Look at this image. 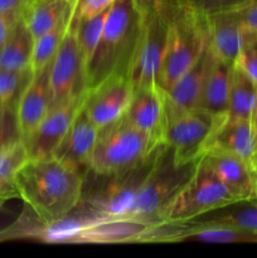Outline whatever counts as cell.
Instances as JSON below:
<instances>
[{"label":"cell","mask_w":257,"mask_h":258,"mask_svg":"<svg viewBox=\"0 0 257 258\" xmlns=\"http://www.w3.org/2000/svg\"><path fill=\"white\" fill-rule=\"evenodd\" d=\"M33 71L0 70V145L20 140L17 126L18 101Z\"/></svg>","instance_id":"obj_21"},{"label":"cell","mask_w":257,"mask_h":258,"mask_svg":"<svg viewBox=\"0 0 257 258\" xmlns=\"http://www.w3.org/2000/svg\"><path fill=\"white\" fill-rule=\"evenodd\" d=\"M27 160V150L22 140L0 145V208L10 199L19 198L15 180L18 170Z\"/></svg>","instance_id":"obj_27"},{"label":"cell","mask_w":257,"mask_h":258,"mask_svg":"<svg viewBox=\"0 0 257 258\" xmlns=\"http://www.w3.org/2000/svg\"><path fill=\"white\" fill-rule=\"evenodd\" d=\"M169 2L170 0H133L134 7L141 18L153 14V13L161 12Z\"/></svg>","instance_id":"obj_35"},{"label":"cell","mask_w":257,"mask_h":258,"mask_svg":"<svg viewBox=\"0 0 257 258\" xmlns=\"http://www.w3.org/2000/svg\"><path fill=\"white\" fill-rule=\"evenodd\" d=\"M201 159L212 173L242 201L254 199L257 173L242 159L218 148L208 149Z\"/></svg>","instance_id":"obj_18"},{"label":"cell","mask_w":257,"mask_h":258,"mask_svg":"<svg viewBox=\"0 0 257 258\" xmlns=\"http://www.w3.org/2000/svg\"><path fill=\"white\" fill-rule=\"evenodd\" d=\"M86 175L54 158L28 159L17 174L19 198L42 221L63 218L80 204Z\"/></svg>","instance_id":"obj_2"},{"label":"cell","mask_w":257,"mask_h":258,"mask_svg":"<svg viewBox=\"0 0 257 258\" xmlns=\"http://www.w3.org/2000/svg\"><path fill=\"white\" fill-rule=\"evenodd\" d=\"M254 199H257V176H256V184H254Z\"/></svg>","instance_id":"obj_38"},{"label":"cell","mask_w":257,"mask_h":258,"mask_svg":"<svg viewBox=\"0 0 257 258\" xmlns=\"http://www.w3.org/2000/svg\"><path fill=\"white\" fill-rule=\"evenodd\" d=\"M78 14L73 10L67 33L50 62V108L87 91L86 66L78 43Z\"/></svg>","instance_id":"obj_11"},{"label":"cell","mask_w":257,"mask_h":258,"mask_svg":"<svg viewBox=\"0 0 257 258\" xmlns=\"http://www.w3.org/2000/svg\"><path fill=\"white\" fill-rule=\"evenodd\" d=\"M75 4L76 0H30L23 19L35 39L68 17Z\"/></svg>","instance_id":"obj_24"},{"label":"cell","mask_w":257,"mask_h":258,"mask_svg":"<svg viewBox=\"0 0 257 258\" xmlns=\"http://www.w3.org/2000/svg\"><path fill=\"white\" fill-rule=\"evenodd\" d=\"M97 134L98 127L82 107L52 158L87 176Z\"/></svg>","instance_id":"obj_15"},{"label":"cell","mask_w":257,"mask_h":258,"mask_svg":"<svg viewBox=\"0 0 257 258\" xmlns=\"http://www.w3.org/2000/svg\"><path fill=\"white\" fill-rule=\"evenodd\" d=\"M139 130L148 134L158 145L164 144L166 126L165 92L161 87L134 90L133 100L125 113Z\"/></svg>","instance_id":"obj_16"},{"label":"cell","mask_w":257,"mask_h":258,"mask_svg":"<svg viewBox=\"0 0 257 258\" xmlns=\"http://www.w3.org/2000/svg\"><path fill=\"white\" fill-rule=\"evenodd\" d=\"M141 27L133 0H115L108 8L98 44L86 70L87 90L112 76H128Z\"/></svg>","instance_id":"obj_3"},{"label":"cell","mask_w":257,"mask_h":258,"mask_svg":"<svg viewBox=\"0 0 257 258\" xmlns=\"http://www.w3.org/2000/svg\"><path fill=\"white\" fill-rule=\"evenodd\" d=\"M211 53L208 43L198 60L189 70H186L168 90L164 91L166 121L198 108Z\"/></svg>","instance_id":"obj_17"},{"label":"cell","mask_w":257,"mask_h":258,"mask_svg":"<svg viewBox=\"0 0 257 258\" xmlns=\"http://www.w3.org/2000/svg\"><path fill=\"white\" fill-rule=\"evenodd\" d=\"M160 146L135 168L112 175H98L102 183L90 191L83 190L80 203L107 218L126 219L139 190L155 165Z\"/></svg>","instance_id":"obj_8"},{"label":"cell","mask_w":257,"mask_h":258,"mask_svg":"<svg viewBox=\"0 0 257 258\" xmlns=\"http://www.w3.org/2000/svg\"><path fill=\"white\" fill-rule=\"evenodd\" d=\"M146 224L103 217L78 204L58 221L44 222L24 204L20 216L0 229V242L32 239L44 243H138Z\"/></svg>","instance_id":"obj_1"},{"label":"cell","mask_w":257,"mask_h":258,"mask_svg":"<svg viewBox=\"0 0 257 258\" xmlns=\"http://www.w3.org/2000/svg\"><path fill=\"white\" fill-rule=\"evenodd\" d=\"M209 48L227 64H236L244 37V27L236 10L208 15Z\"/></svg>","instance_id":"obj_19"},{"label":"cell","mask_w":257,"mask_h":258,"mask_svg":"<svg viewBox=\"0 0 257 258\" xmlns=\"http://www.w3.org/2000/svg\"><path fill=\"white\" fill-rule=\"evenodd\" d=\"M87 93L88 90L48 111L39 125L23 140L28 159L52 158L55 149L67 135L76 116L85 105Z\"/></svg>","instance_id":"obj_12"},{"label":"cell","mask_w":257,"mask_h":258,"mask_svg":"<svg viewBox=\"0 0 257 258\" xmlns=\"http://www.w3.org/2000/svg\"><path fill=\"white\" fill-rule=\"evenodd\" d=\"M196 163L176 166L173 161V151L165 143L159 149L153 170L139 190L126 219L151 226L158 222L161 209L191 178L197 168Z\"/></svg>","instance_id":"obj_6"},{"label":"cell","mask_w":257,"mask_h":258,"mask_svg":"<svg viewBox=\"0 0 257 258\" xmlns=\"http://www.w3.org/2000/svg\"><path fill=\"white\" fill-rule=\"evenodd\" d=\"M133 95L134 87L128 76H112L88 90L83 107L100 128L125 115Z\"/></svg>","instance_id":"obj_13"},{"label":"cell","mask_w":257,"mask_h":258,"mask_svg":"<svg viewBox=\"0 0 257 258\" xmlns=\"http://www.w3.org/2000/svg\"><path fill=\"white\" fill-rule=\"evenodd\" d=\"M206 224L257 234V199L242 201L197 217Z\"/></svg>","instance_id":"obj_25"},{"label":"cell","mask_w":257,"mask_h":258,"mask_svg":"<svg viewBox=\"0 0 257 258\" xmlns=\"http://www.w3.org/2000/svg\"><path fill=\"white\" fill-rule=\"evenodd\" d=\"M30 0H0V15L12 22L23 17Z\"/></svg>","instance_id":"obj_33"},{"label":"cell","mask_w":257,"mask_h":258,"mask_svg":"<svg viewBox=\"0 0 257 258\" xmlns=\"http://www.w3.org/2000/svg\"><path fill=\"white\" fill-rule=\"evenodd\" d=\"M242 202L199 159L196 171L183 188L161 209L156 223L186 221Z\"/></svg>","instance_id":"obj_7"},{"label":"cell","mask_w":257,"mask_h":258,"mask_svg":"<svg viewBox=\"0 0 257 258\" xmlns=\"http://www.w3.org/2000/svg\"><path fill=\"white\" fill-rule=\"evenodd\" d=\"M176 2H186V0H176Z\"/></svg>","instance_id":"obj_39"},{"label":"cell","mask_w":257,"mask_h":258,"mask_svg":"<svg viewBox=\"0 0 257 258\" xmlns=\"http://www.w3.org/2000/svg\"><path fill=\"white\" fill-rule=\"evenodd\" d=\"M14 23L15 22H12V20L7 19V18L0 15V50H2L3 45H4L5 40H7L8 35H9L10 33V29H12Z\"/></svg>","instance_id":"obj_36"},{"label":"cell","mask_w":257,"mask_h":258,"mask_svg":"<svg viewBox=\"0 0 257 258\" xmlns=\"http://www.w3.org/2000/svg\"><path fill=\"white\" fill-rule=\"evenodd\" d=\"M34 38L24 19L19 18L13 24L9 35L0 50V70L25 72L32 70Z\"/></svg>","instance_id":"obj_23"},{"label":"cell","mask_w":257,"mask_h":258,"mask_svg":"<svg viewBox=\"0 0 257 258\" xmlns=\"http://www.w3.org/2000/svg\"><path fill=\"white\" fill-rule=\"evenodd\" d=\"M73 10H75V8H73ZM73 10L68 17L60 20L53 29L48 30L47 33H44V34L34 39V48H33L32 57L33 72L42 70L48 63L52 62L58 48H59L60 43H62L63 38H65L66 33H67L68 27H70Z\"/></svg>","instance_id":"obj_28"},{"label":"cell","mask_w":257,"mask_h":258,"mask_svg":"<svg viewBox=\"0 0 257 258\" xmlns=\"http://www.w3.org/2000/svg\"><path fill=\"white\" fill-rule=\"evenodd\" d=\"M251 121L253 122L254 127L257 128V103H256V107H254V111H253V115H252V118Z\"/></svg>","instance_id":"obj_37"},{"label":"cell","mask_w":257,"mask_h":258,"mask_svg":"<svg viewBox=\"0 0 257 258\" xmlns=\"http://www.w3.org/2000/svg\"><path fill=\"white\" fill-rule=\"evenodd\" d=\"M226 120L201 108L169 118L164 143L173 151L174 164L183 166L198 161Z\"/></svg>","instance_id":"obj_10"},{"label":"cell","mask_w":257,"mask_h":258,"mask_svg":"<svg viewBox=\"0 0 257 258\" xmlns=\"http://www.w3.org/2000/svg\"><path fill=\"white\" fill-rule=\"evenodd\" d=\"M115 0H76V12L81 18H90L108 9Z\"/></svg>","instance_id":"obj_32"},{"label":"cell","mask_w":257,"mask_h":258,"mask_svg":"<svg viewBox=\"0 0 257 258\" xmlns=\"http://www.w3.org/2000/svg\"><path fill=\"white\" fill-rule=\"evenodd\" d=\"M256 103L257 85L241 68L233 66L227 120H251Z\"/></svg>","instance_id":"obj_26"},{"label":"cell","mask_w":257,"mask_h":258,"mask_svg":"<svg viewBox=\"0 0 257 258\" xmlns=\"http://www.w3.org/2000/svg\"><path fill=\"white\" fill-rule=\"evenodd\" d=\"M107 13L108 9L90 18H81L78 15V43H80L81 53H82L83 60H85L86 70H87L88 63L95 53L98 40L102 34Z\"/></svg>","instance_id":"obj_29"},{"label":"cell","mask_w":257,"mask_h":258,"mask_svg":"<svg viewBox=\"0 0 257 258\" xmlns=\"http://www.w3.org/2000/svg\"><path fill=\"white\" fill-rule=\"evenodd\" d=\"M237 15L246 29L257 33V0H252L246 7L237 9Z\"/></svg>","instance_id":"obj_34"},{"label":"cell","mask_w":257,"mask_h":258,"mask_svg":"<svg viewBox=\"0 0 257 258\" xmlns=\"http://www.w3.org/2000/svg\"><path fill=\"white\" fill-rule=\"evenodd\" d=\"M232 68L233 66L227 64L213 52L211 53L198 108L218 117H227Z\"/></svg>","instance_id":"obj_22"},{"label":"cell","mask_w":257,"mask_h":258,"mask_svg":"<svg viewBox=\"0 0 257 258\" xmlns=\"http://www.w3.org/2000/svg\"><path fill=\"white\" fill-rule=\"evenodd\" d=\"M189 4L206 15H213L217 13L237 10L246 7L252 0H186Z\"/></svg>","instance_id":"obj_31"},{"label":"cell","mask_w":257,"mask_h":258,"mask_svg":"<svg viewBox=\"0 0 257 258\" xmlns=\"http://www.w3.org/2000/svg\"><path fill=\"white\" fill-rule=\"evenodd\" d=\"M211 148L238 156L257 173V128L251 120H226L214 135Z\"/></svg>","instance_id":"obj_20"},{"label":"cell","mask_w":257,"mask_h":258,"mask_svg":"<svg viewBox=\"0 0 257 258\" xmlns=\"http://www.w3.org/2000/svg\"><path fill=\"white\" fill-rule=\"evenodd\" d=\"M209 43L208 15L188 2L171 0L160 87L168 90L198 60Z\"/></svg>","instance_id":"obj_4"},{"label":"cell","mask_w":257,"mask_h":258,"mask_svg":"<svg viewBox=\"0 0 257 258\" xmlns=\"http://www.w3.org/2000/svg\"><path fill=\"white\" fill-rule=\"evenodd\" d=\"M246 29V28H244ZM241 68L252 81L257 85V33L244 30L243 43L237 57L236 64Z\"/></svg>","instance_id":"obj_30"},{"label":"cell","mask_w":257,"mask_h":258,"mask_svg":"<svg viewBox=\"0 0 257 258\" xmlns=\"http://www.w3.org/2000/svg\"><path fill=\"white\" fill-rule=\"evenodd\" d=\"M170 3L171 0L161 12L141 18L140 33L128 72L134 90L160 87V75L168 40Z\"/></svg>","instance_id":"obj_9"},{"label":"cell","mask_w":257,"mask_h":258,"mask_svg":"<svg viewBox=\"0 0 257 258\" xmlns=\"http://www.w3.org/2000/svg\"><path fill=\"white\" fill-rule=\"evenodd\" d=\"M160 145L123 115L98 128L90 171L95 175L122 173L145 161Z\"/></svg>","instance_id":"obj_5"},{"label":"cell","mask_w":257,"mask_h":258,"mask_svg":"<svg viewBox=\"0 0 257 258\" xmlns=\"http://www.w3.org/2000/svg\"><path fill=\"white\" fill-rule=\"evenodd\" d=\"M50 63L32 73L17 108V126L20 140L27 139L50 110Z\"/></svg>","instance_id":"obj_14"}]
</instances>
